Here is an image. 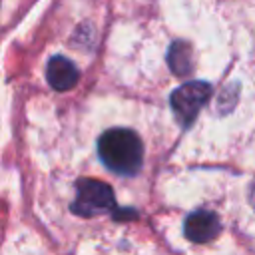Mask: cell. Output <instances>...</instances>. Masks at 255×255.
I'll list each match as a JSON object with an SVG mask.
<instances>
[{"label": "cell", "mask_w": 255, "mask_h": 255, "mask_svg": "<svg viewBox=\"0 0 255 255\" xmlns=\"http://www.w3.org/2000/svg\"><path fill=\"white\" fill-rule=\"evenodd\" d=\"M183 231H185L187 239H191L195 243H205V241H211L213 237H217V233L221 231V225L213 211L199 209V211H193L185 219Z\"/></svg>", "instance_id": "4"}, {"label": "cell", "mask_w": 255, "mask_h": 255, "mask_svg": "<svg viewBox=\"0 0 255 255\" xmlns=\"http://www.w3.org/2000/svg\"><path fill=\"white\" fill-rule=\"evenodd\" d=\"M116 207L114 189L100 179H80L76 183V199L72 211L82 217H92L98 213L112 211Z\"/></svg>", "instance_id": "2"}, {"label": "cell", "mask_w": 255, "mask_h": 255, "mask_svg": "<svg viewBox=\"0 0 255 255\" xmlns=\"http://www.w3.org/2000/svg\"><path fill=\"white\" fill-rule=\"evenodd\" d=\"M249 203L255 207V181L251 183V189H249Z\"/></svg>", "instance_id": "7"}, {"label": "cell", "mask_w": 255, "mask_h": 255, "mask_svg": "<svg viewBox=\"0 0 255 255\" xmlns=\"http://www.w3.org/2000/svg\"><path fill=\"white\" fill-rule=\"evenodd\" d=\"M46 78L50 82V86L58 92H68L72 90L76 84H78V78H80V72L78 68L64 56H54L50 58L48 62V68H46Z\"/></svg>", "instance_id": "5"}, {"label": "cell", "mask_w": 255, "mask_h": 255, "mask_svg": "<svg viewBox=\"0 0 255 255\" xmlns=\"http://www.w3.org/2000/svg\"><path fill=\"white\" fill-rule=\"evenodd\" d=\"M211 96V86L207 82H187L179 86L171 94V108L177 116V120L183 126H189L197 112L203 108V104Z\"/></svg>", "instance_id": "3"}, {"label": "cell", "mask_w": 255, "mask_h": 255, "mask_svg": "<svg viewBox=\"0 0 255 255\" xmlns=\"http://www.w3.org/2000/svg\"><path fill=\"white\" fill-rule=\"evenodd\" d=\"M100 159L120 175H131L139 169L143 147L135 131L128 128H112L98 141Z\"/></svg>", "instance_id": "1"}, {"label": "cell", "mask_w": 255, "mask_h": 255, "mask_svg": "<svg viewBox=\"0 0 255 255\" xmlns=\"http://www.w3.org/2000/svg\"><path fill=\"white\" fill-rule=\"evenodd\" d=\"M167 62L173 74L185 76L191 70V48L185 42H173L167 54Z\"/></svg>", "instance_id": "6"}]
</instances>
